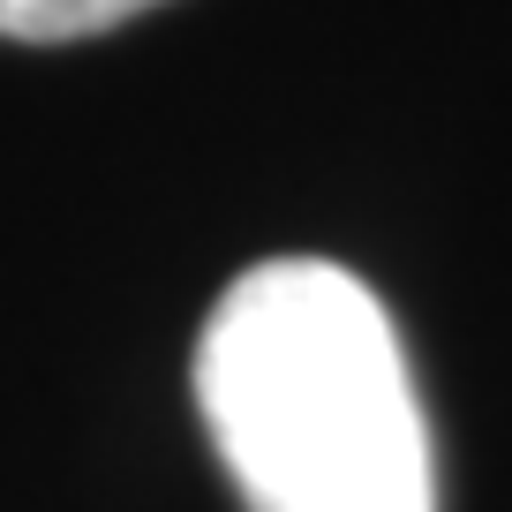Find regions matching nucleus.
Instances as JSON below:
<instances>
[{"instance_id":"f257e3e1","label":"nucleus","mask_w":512,"mask_h":512,"mask_svg":"<svg viewBox=\"0 0 512 512\" xmlns=\"http://www.w3.org/2000/svg\"><path fill=\"white\" fill-rule=\"evenodd\" d=\"M196 415L249 512H437L400 332L347 264H249L196 332Z\"/></svg>"},{"instance_id":"f03ea898","label":"nucleus","mask_w":512,"mask_h":512,"mask_svg":"<svg viewBox=\"0 0 512 512\" xmlns=\"http://www.w3.org/2000/svg\"><path fill=\"white\" fill-rule=\"evenodd\" d=\"M166 0H0V38L16 46H68V38H98L121 23L151 16Z\"/></svg>"}]
</instances>
